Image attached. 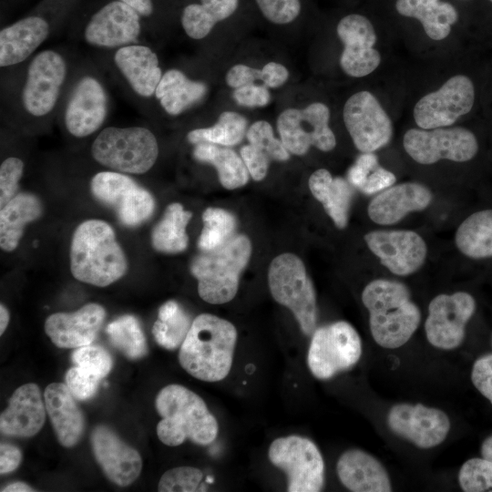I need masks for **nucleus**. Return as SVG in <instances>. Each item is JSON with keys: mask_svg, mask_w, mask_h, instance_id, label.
<instances>
[{"mask_svg": "<svg viewBox=\"0 0 492 492\" xmlns=\"http://www.w3.org/2000/svg\"><path fill=\"white\" fill-rule=\"evenodd\" d=\"M237 337V330L231 322L201 313L192 321L179 347V364L196 379L221 381L231 369Z\"/></svg>", "mask_w": 492, "mask_h": 492, "instance_id": "obj_1", "label": "nucleus"}, {"mask_svg": "<svg viewBox=\"0 0 492 492\" xmlns=\"http://www.w3.org/2000/svg\"><path fill=\"white\" fill-rule=\"evenodd\" d=\"M362 302L369 313L373 339L383 348L403 346L420 324V310L411 300L408 288L400 282H370L362 292Z\"/></svg>", "mask_w": 492, "mask_h": 492, "instance_id": "obj_2", "label": "nucleus"}, {"mask_svg": "<svg viewBox=\"0 0 492 492\" xmlns=\"http://www.w3.org/2000/svg\"><path fill=\"white\" fill-rule=\"evenodd\" d=\"M127 270L125 253L108 222L92 219L77 227L70 245V271L77 280L106 287Z\"/></svg>", "mask_w": 492, "mask_h": 492, "instance_id": "obj_3", "label": "nucleus"}, {"mask_svg": "<svg viewBox=\"0 0 492 492\" xmlns=\"http://www.w3.org/2000/svg\"><path fill=\"white\" fill-rule=\"evenodd\" d=\"M155 406L161 416L157 435L166 446H177L188 439L208 446L218 436V421L204 400L181 384L163 387L156 396Z\"/></svg>", "mask_w": 492, "mask_h": 492, "instance_id": "obj_4", "label": "nucleus"}, {"mask_svg": "<svg viewBox=\"0 0 492 492\" xmlns=\"http://www.w3.org/2000/svg\"><path fill=\"white\" fill-rule=\"evenodd\" d=\"M251 244L245 235H234L220 246L197 255L190 272L198 281L200 297L211 304L231 302L239 288L240 276L249 262Z\"/></svg>", "mask_w": 492, "mask_h": 492, "instance_id": "obj_5", "label": "nucleus"}, {"mask_svg": "<svg viewBox=\"0 0 492 492\" xmlns=\"http://www.w3.org/2000/svg\"><path fill=\"white\" fill-rule=\"evenodd\" d=\"M91 154L99 164L117 172L143 174L159 155L154 134L144 127H108L92 143Z\"/></svg>", "mask_w": 492, "mask_h": 492, "instance_id": "obj_6", "label": "nucleus"}, {"mask_svg": "<svg viewBox=\"0 0 492 492\" xmlns=\"http://www.w3.org/2000/svg\"><path fill=\"white\" fill-rule=\"evenodd\" d=\"M272 298L291 310L302 333L310 336L316 329V293L302 260L292 253H282L272 260L268 272Z\"/></svg>", "mask_w": 492, "mask_h": 492, "instance_id": "obj_7", "label": "nucleus"}, {"mask_svg": "<svg viewBox=\"0 0 492 492\" xmlns=\"http://www.w3.org/2000/svg\"><path fill=\"white\" fill-rule=\"evenodd\" d=\"M362 352V341L354 327L345 321H338L315 329L308 349L307 364L315 378L328 380L356 364Z\"/></svg>", "mask_w": 492, "mask_h": 492, "instance_id": "obj_8", "label": "nucleus"}, {"mask_svg": "<svg viewBox=\"0 0 492 492\" xmlns=\"http://www.w3.org/2000/svg\"><path fill=\"white\" fill-rule=\"evenodd\" d=\"M271 463L287 477L289 492H319L324 484V462L317 446L298 435L278 437L270 445Z\"/></svg>", "mask_w": 492, "mask_h": 492, "instance_id": "obj_9", "label": "nucleus"}, {"mask_svg": "<svg viewBox=\"0 0 492 492\" xmlns=\"http://www.w3.org/2000/svg\"><path fill=\"white\" fill-rule=\"evenodd\" d=\"M90 190L93 196L111 208L118 220L127 227L140 225L154 212L153 196L124 173L98 172L90 181Z\"/></svg>", "mask_w": 492, "mask_h": 492, "instance_id": "obj_10", "label": "nucleus"}, {"mask_svg": "<svg viewBox=\"0 0 492 492\" xmlns=\"http://www.w3.org/2000/svg\"><path fill=\"white\" fill-rule=\"evenodd\" d=\"M329 118V108L314 102L302 109L283 110L277 118V129L282 142L292 154L304 155L312 146L327 152L336 146Z\"/></svg>", "mask_w": 492, "mask_h": 492, "instance_id": "obj_11", "label": "nucleus"}, {"mask_svg": "<svg viewBox=\"0 0 492 492\" xmlns=\"http://www.w3.org/2000/svg\"><path fill=\"white\" fill-rule=\"evenodd\" d=\"M403 145L415 161L424 165L434 164L440 159L468 161L478 150L475 135L462 127L411 128L405 132Z\"/></svg>", "mask_w": 492, "mask_h": 492, "instance_id": "obj_12", "label": "nucleus"}, {"mask_svg": "<svg viewBox=\"0 0 492 492\" xmlns=\"http://www.w3.org/2000/svg\"><path fill=\"white\" fill-rule=\"evenodd\" d=\"M476 310L474 297L466 292L438 294L428 304L425 322L428 343L441 350H454L461 345L466 325Z\"/></svg>", "mask_w": 492, "mask_h": 492, "instance_id": "obj_13", "label": "nucleus"}, {"mask_svg": "<svg viewBox=\"0 0 492 492\" xmlns=\"http://www.w3.org/2000/svg\"><path fill=\"white\" fill-rule=\"evenodd\" d=\"M475 88L463 75L450 77L442 87L420 98L414 108V119L423 129L445 128L454 124L473 108Z\"/></svg>", "mask_w": 492, "mask_h": 492, "instance_id": "obj_14", "label": "nucleus"}, {"mask_svg": "<svg viewBox=\"0 0 492 492\" xmlns=\"http://www.w3.org/2000/svg\"><path fill=\"white\" fill-rule=\"evenodd\" d=\"M67 72L66 60L54 50H43L33 57L22 91V103L29 115L41 118L54 109Z\"/></svg>", "mask_w": 492, "mask_h": 492, "instance_id": "obj_15", "label": "nucleus"}, {"mask_svg": "<svg viewBox=\"0 0 492 492\" xmlns=\"http://www.w3.org/2000/svg\"><path fill=\"white\" fill-rule=\"evenodd\" d=\"M343 117L355 148L361 152L378 150L392 138V121L369 91L351 96L344 104Z\"/></svg>", "mask_w": 492, "mask_h": 492, "instance_id": "obj_16", "label": "nucleus"}, {"mask_svg": "<svg viewBox=\"0 0 492 492\" xmlns=\"http://www.w3.org/2000/svg\"><path fill=\"white\" fill-rule=\"evenodd\" d=\"M387 425L397 436L419 448L429 449L445 441L451 422L448 415L438 408L400 403L390 408Z\"/></svg>", "mask_w": 492, "mask_h": 492, "instance_id": "obj_17", "label": "nucleus"}, {"mask_svg": "<svg viewBox=\"0 0 492 492\" xmlns=\"http://www.w3.org/2000/svg\"><path fill=\"white\" fill-rule=\"evenodd\" d=\"M364 239L380 262L395 275L414 273L422 267L427 255L425 241L413 231H374Z\"/></svg>", "mask_w": 492, "mask_h": 492, "instance_id": "obj_18", "label": "nucleus"}, {"mask_svg": "<svg viewBox=\"0 0 492 492\" xmlns=\"http://www.w3.org/2000/svg\"><path fill=\"white\" fill-rule=\"evenodd\" d=\"M336 32L344 46L340 66L345 74L362 77L378 67L381 56L374 48L376 34L365 16L352 14L343 17L337 25Z\"/></svg>", "mask_w": 492, "mask_h": 492, "instance_id": "obj_19", "label": "nucleus"}, {"mask_svg": "<svg viewBox=\"0 0 492 492\" xmlns=\"http://www.w3.org/2000/svg\"><path fill=\"white\" fill-rule=\"evenodd\" d=\"M141 32L140 15L120 0L96 12L86 26L84 36L91 46L105 48L137 44Z\"/></svg>", "mask_w": 492, "mask_h": 492, "instance_id": "obj_20", "label": "nucleus"}, {"mask_svg": "<svg viewBox=\"0 0 492 492\" xmlns=\"http://www.w3.org/2000/svg\"><path fill=\"white\" fill-rule=\"evenodd\" d=\"M108 97L102 83L92 76H85L74 86L64 114L67 131L77 138L95 133L108 116Z\"/></svg>", "mask_w": 492, "mask_h": 492, "instance_id": "obj_21", "label": "nucleus"}, {"mask_svg": "<svg viewBox=\"0 0 492 492\" xmlns=\"http://www.w3.org/2000/svg\"><path fill=\"white\" fill-rule=\"evenodd\" d=\"M90 441L97 463L111 482L127 487L138 477L142 468L140 455L112 429L104 425H97Z\"/></svg>", "mask_w": 492, "mask_h": 492, "instance_id": "obj_22", "label": "nucleus"}, {"mask_svg": "<svg viewBox=\"0 0 492 492\" xmlns=\"http://www.w3.org/2000/svg\"><path fill=\"white\" fill-rule=\"evenodd\" d=\"M106 317L105 309L90 302L74 313H56L45 323V332L59 348H79L91 344Z\"/></svg>", "mask_w": 492, "mask_h": 492, "instance_id": "obj_23", "label": "nucleus"}, {"mask_svg": "<svg viewBox=\"0 0 492 492\" xmlns=\"http://www.w3.org/2000/svg\"><path fill=\"white\" fill-rule=\"evenodd\" d=\"M432 199V192L426 186L404 182L393 185L374 196L368 204L367 213L374 222L391 225L410 212L425 210Z\"/></svg>", "mask_w": 492, "mask_h": 492, "instance_id": "obj_24", "label": "nucleus"}, {"mask_svg": "<svg viewBox=\"0 0 492 492\" xmlns=\"http://www.w3.org/2000/svg\"><path fill=\"white\" fill-rule=\"evenodd\" d=\"M46 405L37 384L19 386L12 395L7 408L0 415V430L6 436L30 437L36 435L46 421Z\"/></svg>", "mask_w": 492, "mask_h": 492, "instance_id": "obj_25", "label": "nucleus"}, {"mask_svg": "<svg viewBox=\"0 0 492 492\" xmlns=\"http://www.w3.org/2000/svg\"><path fill=\"white\" fill-rule=\"evenodd\" d=\"M336 472L343 486L353 492H389L392 484L382 463L357 448L343 452L337 460Z\"/></svg>", "mask_w": 492, "mask_h": 492, "instance_id": "obj_26", "label": "nucleus"}, {"mask_svg": "<svg viewBox=\"0 0 492 492\" xmlns=\"http://www.w3.org/2000/svg\"><path fill=\"white\" fill-rule=\"evenodd\" d=\"M114 63L137 95H155L162 71L158 56L150 47L139 44L121 46L114 55Z\"/></svg>", "mask_w": 492, "mask_h": 492, "instance_id": "obj_27", "label": "nucleus"}, {"mask_svg": "<svg viewBox=\"0 0 492 492\" xmlns=\"http://www.w3.org/2000/svg\"><path fill=\"white\" fill-rule=\"evenodd\" d=\"M44 401L60 445L65 447L77 445L85 430V418L67 385L62 383L48 384Z\"/></svg>", "mask_w": 492, "mask_h": 492, "instance_id": "obj_28", "label": "nucleus"}, {"mask_svg": "<svg viewBox=\"0 0 492 492\" xmlns=\"http://www.w3.org/2000/svg\"><path fill=\"white\" fill-rule=\"evenodd\" d=\"M48 35V23L35 15L4 27L0 31V67L23 62L42 45Z\"/></svg>", "mask_w": 492, "mask_h": 492, "instance_id": "obj_29", "label": "nucleus"}, {"mask_svg": "<svg viewBox=\"0 0 492 492\" xmlns=\"http://www.w3.org/2000/svg\"><path fill=\"white\" fill-rule=\"evenodd\" d=\"M352 185L343 178H333L325 169L315 170L309 179L313 196L322 203L335 226L343 229L348 222L353 197Z\"/></svg>", "mask_w": 492, "mask_h": 492, "instance_id": "obj_30", "label": "nucleus"}, {"mask_svg": "<svg viewBox=\"0 0 492 492\" xmlns=\"http://www.w3.org/2000/svg\"><path fill=\"white\" fill-rule=\"evenodd\" d=\"M40 200L27 192L17 193L0 210V247L13 251L19 244L26 225L40 218Z\"/></svg>", "mask_w": 492, "mask_h": 492, "instance_id": "obj_31", "label": "nucleus"}, {"mask_svg": "<svg viewBox=\"0 0 492 492\" xmlns=\"http://www.w3.org/2000/svg\"><path fill=\"white\" fill-rule=\"evenodd\" d=\"M395 8L400 15L419 20L433 40L445 39L458 18L456 8L440 0H396Z\"/></svg>", "mask_w": 492, "mask_h": 492, "instance_id": "obj_32", "label": "nucleus"}, {"mask_svg": "<svg viewBox=\"0 0 492 492\" xmlns=\"http://www.w3.org/2000/svg\"><path fill=\"white\" fill-rule=\"evenodd\" d=\"M207 90L205 83L191 80L178 69H169L162 75L155 97L168 114L177 116L200 101Z\"/></svg>", "mask_w": 492, "mask_h": 492, "instance_id": "obj_33", "label": "nucleus"}, {"mask_svg": "<svg viewBox=\"0 0 492 492\" xmlns=\"http://www.w3.org/2000/svg\"><path fill=\"white\" fill-rule=\"evenodd\" d=\"M195 159L211 164L220 184L227 190L241 188L249 181L250 173L244 161L234 150L211 143H199L193 149Z\"/></svg>", "mask_w": 492, "mask_h": 492, "instance_id": "obj_34", "label": "nucleus"}, {"mask_svg": "<svg viewBox=\"0 0 492 492\" xmlns=\"http://www.w3.org/2000/svg\"><path fill=\"white\" fill-rule=\"evenodd\" d=\"M200 1L187 5L181 15L185 33L196 40L206 37L218 22L230 17L239 5V0Z\"/></svg>", "mask_w": 492, "mask_h": 492, "instance_id": "obj_35", "label": "nucleus"}, {"mask_svg": "<svg viewBox=\"0 0 492 492\" xmlns=\"http://www.w3.org/2000/svg\"><path fill=\"white\" fill-rule=\"evenodd\" d=\"M457 249L473 259L492 257V210L471 214L457 228Z\"/></svg>", "mask_w": 492, "mask_h": 492, "instance_id": "obj_36", "label": "nucleus"}, {"mask_svg": "<svg viewBox=\"0 0 492 492\" xmlns=\"http://www.w3.org/2000/svg\"><path fill=\"white\" fill-rule=\"evenodd\" d=\"M191 217L192 213L185 210L181 204H169L152 230L153 248L165 253H178L186 250L189 242L186 228Z\"/></svg>", "mask_w": 492, "mask_h": 492, "instance_id": "obj_37", "label": "nucleus"}, {"mask_svg": "<svg viewBox=\"0 0 492 492\" xmlns=\"http://www.w3.org/2000/svg\"><path fill=\"white\" fill-rule=\"evenodd\" d=\"M191 323L190 315L177 302L168 301L159 309L152 334L161 347L175 350L185 340Z\"/></svg>", "mask_w": 492, "mask_h": 492, "instance_id": "obj_38", "label": "nucleus"}, {"mask_svg": "<svg viewBox=\"0 0 492 492\" xmlns=\"http://www.w3.org/2000/svg\"><path fill=\"white\" fill-rule=\"evenodd\" d=\"M247 124V119L241 114L225 111L220 114L215 125L190 131L187 139L194 145L211 143L226 147L235 146L245 137Z\"/></svg>", "mask_w": 492, "mask_h": 492, "instance_id": "obj_39", "label": "nucleus"}, {"mask_svg": "<svg viewBox=\"0 0 492 492\" xmlns=\"http://www.w3.org/2000/svg\"><path fill=\"white\" fill-rule=\"evenodd\" d=\"M106 333L111 343L129 359H139L148 353L140 323L133 315L117 318L108 324Z\"/></svg>", "mask_w": 492, "mask_h": 492, "instance_id": "obj_40", "label": "nucleus"}, {"mask_svg": "<svg viewBox=\"0 0 492 492\" xmlns=\"http://www.w3.org/2000/svg\"><path fill=\"white\" fill-rule=\"evenodd\" d=\"M203 229L199 237L198 246L201 251L213 250L233 235L236 228L234 216L220 208H208L202 214Z\"/></svg>", "mask_w": 492, "mask_h": 492, "instance_id": "obj_41", "label": "nucleus"}, {"mask_svg": "<svg viewBox=\"0 0 492 492\" xmlns=\"http://www.w3.org/2000/svg\"><path fill=\"white\" fill-rule=\"evenodd\" d=\"M458 483L466 492L492 491V461L483 457L466 460L458 472Z\"/></svg>", "mask_w": 492, "mask_h": 492, "instance_id": "obj_42", "label": "nucleus"}, {"mask_svg": "<svg viewBox=\"0 0 492 492\" xmlns=\"http://www.w3.org/2000/svg\"><path fill=\"white\" fill-rule=\"evenodd\" d=\"M246 138L249 144L264 152L271 160L286 161L290 159V152L282 140L274 137L271 124L265 120L254 122L247 129Z\"/></svg>", "mask_w": 492, "mask_h": 492, "instance_id": "obj_43", "label": "nucleus"}, {"mask_svg": "<svg viewBox=\"0 0 492 492\" xmlns=\"http://www.w3.org/2000/svg\"><path fill=\"white\" fill-rule=\"evenodd\" d=\"M71 357L76 365L100 380L109 374L113 366L110 354L102 346L88 344L77 348Z\"/></svg>", "mask_w": 492, "mask_h": 492, "instance_id": "obj_44", "label": "nucleus"}, {"mask_svg": "<svg viewBox=\"0 0 492 492\" xmlns=\"http://www.w3.org/2000/svg\"><path fill=\"white\" fill-rule=\"evenodd\" d=\"M203 473L194 466H177L166 471L158 484L159 492H192L199 490Z\"/></svg>", "mask_w": 492, "mask_h": 492, "instance_id": "obj_45", "label": "nucleus"}, {"mask_svg": "<svg viewBox=\"0 0 492 492\" xmlns=\"http://www.w3.org/2000/svg\"><path fill=\"white\" fill-rule=\"evenodd\" d=\"M266 19L277 25L295 20L301 13L300 0H256Z\"/></svg>", "mask_w": 492, "mask_h": 492, "instance_id": "obj_46", "label": "nucleus"}, {"mask_svg": "<svg viewBox=\"0 0 492 492\" xmlns=\"http://www.w3.org/2000/svg\"><path fill=\"white\" fill-rule=\"evenodd\" d=\"M24 172V162L15 157L5 159L0 166V206L3 207L18 191Z\"/></svg>", "mask_w": 492, "mask_h": 492, "instance_id": "obj_47", "label": "nucleus"}, {"mask_svg": "<svg viewBox=\"0 0 492 492\" xmlns=\"http://www.w3.org/2000/svg\"><path fill=\"white\" fill-rule=\"evenodd\" d=\"M65 380L71 394L79 401L92 398L100 382L99 378L77 365L67 372Z\"/></svg>", "mask_w": 492, "mask_h": 492, "instance_id": "obj_48", "label": "nucleus"}, {"mask_svg": "<svg viewBox=\"0 0 492 492\" xmlns=\"http://www.w3.org/2000/svg\"><path fill=\"white\" fill-rule=\"evenodd\" d=\"M471 381L476 389L492 405V354L477 358L471 370Z\"/></svg>", "mask_w": 492, "mask_h": 492, "instance_id": "obj_49", "label": "nucleus"}, {"mask_svg": "<svg viewBox=\"0 0 492 492\" xmlns=\"http://www.w3.org/2000/svg\"><path fill=\"white\" fill-rule=\"evenodd\" d=\"M240 153L251 178L257 181L263 179L268 172L270 158L251 144L243 146Z\"/></svg>", "mask_w": 492, "mask_h": 492, "instance_id": "obj_50", "label": "nucleus"}, {"mask_svg": "<svg viewBox=\"0 0 492 492\" xmlns=\"http://www.w3.org/2000/svg\"><path fill=\"white\" fill-rule=\"evenodd\" d=\"M232 97L239 105L249 108L264 107L271 99L265 85L259 86L253 83L235 88Z\"/></svg>", "mask_w": 492, "mask_h": 492, "instance_id": "obj_51", "label": "nucleus"}, {"mask_svg": "<svg viewBox=\"0 0 492 492\" xmlns=\"http://www.w3.org/2000/svg\"><path fill=\"white\" fill-rule=\"evenodd\" d=\"M378 166L377 157L373 152H363L348 170L349 183L359 190Z\"/></svg>", "mask_w": 492, "mask_h": 492, "instance_id": "obj_52", "label": "nucleus"}, {"mask_svg": "<svg viewBox=\"0 0 492 492\" xmlns=\"http://www.w3.org/2000/svg\"><path fill=\"white\" fill-rule=\"evenodd\" d=\"M395 181L396 178L393 172L378 166L370 173L359 190L364 194L372 195L393 186Z\"/></svg>", "mask_w": 492, "mask_h": 492, "instance_id": "obj_53", "label": "nucleus"}, {"mask_svg": "<svg viewBox=\"0 0 492 492\" xmlns=\"http://www.w3.org/2000/svg\"><path fill=\"white\" fill-rule=\"evenodd\" d=\"M261 70L246 65L238 64L229 69L226 74V83L232 88L252 84L255 80H261Z\"/></svg>", "mask_w": 492, "mask_h": 492, "instance_id": "obj_54", "label": "nucleus"}, {"mask_svg": "<svg viewBox=\"0 0 492 492\" xmlns=\"http://www.w3.org/2000/svg\"><path fill=\"white\" fill-rule=\"evenodd\" d=\"M261 81L267 87H279L282 86L289 77L287 68L277 62H269L261 69Z\"/></svg>", "mask_w": 492, "mask_h": 492, "instance_id": "obj_55", "label": "nucleus"}, {"mask_svg": "<svg viewBox=\"0 0 492 492\" xmlns=\"http://www.w3.org/2000/svg\"><path fill=\"white\" fill-rule=\"evenodd\" d=\"M22 460V453L18 447L10 444L0 446V474H7L17 468Z\"/></svg>", "mask_w": 492, "mask_h": 492, "instance_id": "obj_56", "label": "nucleus"}, {"mask_svg": "<svg viewBox=\"0 0 492 492\" xmlns=\"http://www.w3.org/2000/svg\"><path fill=\"white\" fill-rule=\"evenodd\" d=\"M136 10L142 16H149L153 12L151 0H120Z\"/></svg>", "mask_w": 492, "mask_h": 492, "instance_id": "obj_57", "label": "nucleus"}, {"mask_svg": "<svg viewBox=\"0 0 492 492\" xmlns=\"http://www.w3.org/2000/svg\"><path fill=\"white\" fill-rule=\"evenodd\" d=\"M2 492H31L35 491L30 486L24 482H15L5 486L1 489Z\"/></svg>", "mask_w": 492, "mask_h": 492, "instance_id": "obj_58", "label": "nucleus"}, {"mask_svg": "<svg viewBox=\"0 0 492 492\" xmlns=\"http://www.w3.org/2000/svg\"><path fill=\"white\" fill-rule=\"evenodd\" d=\"M480 451L483 458L492 461V435L483 441Z\"/></svg>", "mask_w": 492, "mask_h": 492, "instance_id": "obj_59", "label": "nucleus"}, {"mask_svg": "<svg viewBox=\"0 0 492 492\" xmlns=\"http://www.w3.org/2000/svg\"><path fill=\"white\" fill-rule=\"evenodd\" d=\"M9 313L4 304L0 305V334H3L9 323Z\"/></svg>", "mask_w": 492, "mask_h": 492, "instance_id": "obj_60", "label": "nucleus"}, {"mask_svg": "<svg viewBox=\"0 0 492 492\" xmlns=\"http://www.w3.org/2000/svg\"><path fill=\"white\" fill-rule=\"evenodd\" d=\"M492 3V0H489Z\"/></svg>", "mask_w": 492, "mask_h": 492, "instance_id": "obj_61", "label": "nucleus"}]
</instances>
